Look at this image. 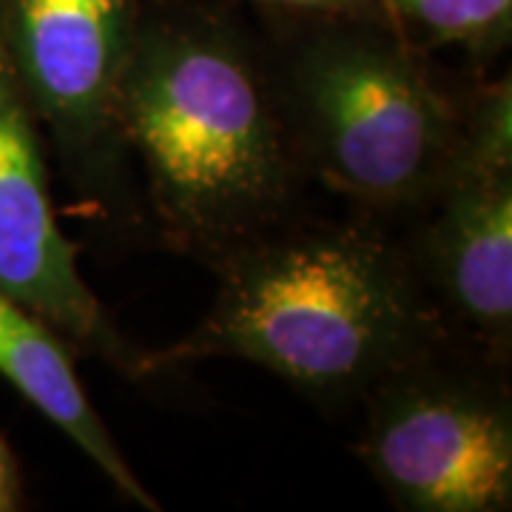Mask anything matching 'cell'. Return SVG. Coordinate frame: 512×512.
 <instances>
[{
	"mask_svg": "<svg viewBox=\"0 0 512 512\" xmlns=\"http://www.w3.org/2000/svg\"><path fill=\"white\" fill-rule=\"evenodd\" d=\"M433 322L399 254L362 225L237 254L200 328L140 367L234 356L313 399H348L416 362Z\"/></svg>",
	"mask_w": 512,
	"mask_h": 512,
	"instance_id": "1",
	"label": "cell"
},
{
	"mask_svg": "<svg viewBox=\"0 0 512 512\" xmlns=\"http://www.w3.org/2000/svg\"><path fill=\"white\" fill-rule=\"evenodd\" d=\"M114 123L143 157L157 214L188 245L228 248L288 197L274 103L228 37L183 26L134 32Z\"/></svg>",
	"mask_w": 512,
	"mask_h": 512,
	"instance_id": "2",
	"label": "cell"
},
{
	"mask_svg": "<svg viewBox=\"0 0 512 512\" xmlns=\"http://www.w3.org/2000/svg\"><path fill=\"white\" fill-rule=\"evenodd\" d=\"M296 114L316 171L342 194L393 208L436 197L464 126L399 43L333 32L308 46L296 72Z\"/></svg>",
	"mask_w": 512,
	"mask_h": 512,
	"instance_id": "3",
	"label": "cell"
},
{
	"mask_svg": "<svg viewBox=\"0 0 512 512\" xmlns=\"http://www.w3.org/2000/svg\"><path fill=\"white\" fill-rule=\"evenodd\" d=\"M362 458L413 512H498L512 501V413L501 393L421 370L373 387Z\"/></svg>",
	"mask_w": 512,
	"mask_h": 512,
	"instance_id": "4",
	"label": "cell"
},
{
	"mask_svg": "<svg viewBox=\"0 0 512 512\" xmlns=\"http://www.w3.org/2000/svg\"><path fill=\"white\" fill-rule=\"evenodd\" d=\"M424 239L433 285L461 322L504 342L512 325L510 86L495 89L464 126L456 165L436 191Z\"/></svg>",
	"mask_w": 512,
	"mask_h": 512,
	"instance_id": "5",
	"label": "cell"
},
{
	"mask_svg": "<svg viewBox=\"0 0 512 512\" xmlns=\"http://www.w3.org/2000/svg\"><path fill=\"white\" fill-rule=\"evenodd\" d=\"M0 293L72 339L123 362L126 345L83 282L74 245L63 237L49 197V177L35 114L0 43Z\"/></svg>",
	"mask_w": 512,
	"mask_h": 512,
	"instance_id": "6",
	"label": "cell"
},
{
	"mask_svg": "<svg viewBox=\"0 0 512 512\" xmlns=\"http://www.w3.org/2000/svg\"><path fill=\"white\" fill-rule=\"evenodd\" d=\"M131 40L128 0H0V43L20 92L69 143L114 123Z\"/></svg>",
	"mask_w": 512,
	"mask_h": 512,
	"instance_id": "7",
	"label": "cell"
},
{
	"mask_svg": "<svg viewBox=\"0 0 512 512\" xmlns=\"http://www.w3.org/2000/svg\"><path fill=\"white\" fill-rule=\"evenodd\" d=\"M0 373L37 410L69 436L117 484L120 493L146 510H157L154 495L131 473L111 441L106 424L83 393L63 336L37 313L0 293Z\"/></svg>",
	"mask_w": 512,
	"mask_h": 512,
	"instance_id": "8",
	"label": "cell"
},
{
	"mask_svg": "<svg viewBox=\"0 0 512 512\" xmlns=\"http://www.w3.org/2000/svg\"><path fill=\"white\" fill-rule=\"evenodd\" d=\"M387 9L430 43L493 52L507 43L512 0H384Z\"/></svg>",
	"mask_w": 512,
	"mask_h": 512,
	"instance_id": "9",
	"label": "cell"
},
{
	"mask_svg": "<svg viewBox=\"0 0 512 512\" xmlns=\"http://www.w3.org/2000/svg\"><path fill=\"white\" fill-rule=\"evenodd\" d=\"M20 504V470L9 444L0 439V512L18 510Z\"/></svg>",
	"mask_w": 512,
	"mask_h": 512,
	"instance_id": "10",
	"label": "cell"
},
{
	"mask_svg": "<svg viewBox=\"0 0 512 512\" xmlns=\"http://www.w3.org/2000/svg\"><path fill=\"white\" fill-rule=\"evenodd\" d=\"M271 3L313 9V12H333V15H365L373 9L376 0H271Z\"/></svg>",
	"mask_w": 512,
	"mask_h": 512,
	"instance_id": "11",
	"label": "cell"
}]
</instances>
